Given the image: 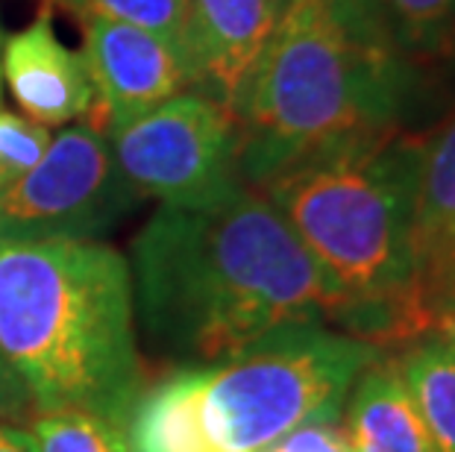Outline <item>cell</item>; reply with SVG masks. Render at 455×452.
<instances>
[{
    "instance_id": "obj_1",
    "label": "cell",
    "mask_w": 455,
    "mask_h": 452,
    "mask_svg": "<svg viewBox=\"0 0 455 452\" xmlns=\"http://www.w3.org/2000/svg\"><path fill=\"white\" fill-rule=\"evenodd\" d=\"M132 303L148 347L209 368L291 323L335 321L338 300L261 191L224 203L159 206L130 247Z\"/></svg>"
},
{
    "instance_id": "obj_2",
    "label": "cell",
    "mask_w": 455,
    "mask_h": 452,
    "mask_svg": "<svg viewBox=\"0 0 455 452\" xmlns=\"http://www.w3.org/2000/svg\"><path fill=\"white\" fill-rule=\"evenodd\" d=\"M409 59L376 0H285L235 103L238 168L261 188L283 170L400 130Z\"/></svg>"
},
{
    "instance_id": "obj_3",
    "label": "cell",
    "mask_w": 455,
    "mask_h": 452,
    "mask_svg": "<svg viewBox=\"0 0 455 452\" xmlns=\"http://www.w3.org/2000/svg\"><path fill=\"white\" fill-rule=\"evenodd\" d=\"M418 144L396 130L312 156L259 188L332 288L335 323L379 350L426 335L414 265Z\"/></svg>"
},
{
    "instance_id": "obj_4",
    "label": "cell",
    "mask_w": 455,
    "mask_h": 452,
    "mask_svg": "<svg viewBox=\"0 0 455 452\" xmlns=\"http://www.w3.org/2000/svg\"><path fill=\"white\" fill-rule=\"evenodd\" d=\"M0 353L36 411L124 429L144 391L130 262L100 242H0Z\"/></svg>"
},
{
    "instance_id": "obj_5",
    "label": "cell",
    "mask_w": 455,
    "mask_h": 452,
    "mask_svg": "<svg viewBox=\"0 0 455 452\" xmlns=\"http://www.w3.org/2000/svg\"><path fill=\"white\" fill-rule=\"evenodd\" d=\"M385 350L326 323H291L197 368V415L218 449L265 452L308 423H338L358 373Z\"/></svg>"
},
{
    "instance_id": "obj_6",
    "label": "cell",
    "mask_w": 455,
    "mask_h": 452,
    "mask_svg": "<svg viewBox=\"0 0 455 452\" xmlns=\"http://www.w3.org/2000/svg\"><path fill=\"white\" fill-rule=\"evenodd\" d=\"M103 136L141 200L200 209L247 188L238 168L235 115L197 91H182Z\"/></svg>"
},
{
    "instance_id": "obj_7",
    "label": "cell",
    "mask_w": 455,
    "mask_h": 452,
    "mask_svg": "<svg viewBox=\"0 0 455 452\" xmlns=\"http://www.w3.org/2000/svg\"><path fill=\"white\" fill-rule=\"evenodd\" d=\"M139 203L103 132L71 123L30 174L0 191V242H94Z\"/></svg>"
},
{
    "instance_id": "obj_8",
    "label": "cell",
    "mask_w": 455,
    "mask_h": 452,
    "mask_svg": "<svg viewBox=\"0 0 455 452\" xmlns=\"http://www.w3.org/2000/svg\"><path fill=\"white\" fill-rule=\"evenodd\" d=\"M83 62L94 89L92 127L109 132L164 100L188 91L186 68L173 47L141 27L80 18Z\"/></svg>"
},
{
    "instance_id": "obj_9",
    "label": "cell",
    "mask_w": 455,
    "mask_h": 452,
    "mask_svg": "<svg viewBox=\"0 0 455 452\" xmlns=\"http://www.w3.org/2000/svg\"><path fill=\"white\" fill-rule=\"evenodd\" d=\"M285 0H186L180 59L188 91L232 112L276 30Z\"/></svg>"
},
{
    "instance_id": "obj_10",
    "label": "cell",
    "mask_w": 455,
    "mask_h": 452,
    "mask_svg": "<svg viewBox=\"0 0 455 452\" xmlns=\"http://www.w3.org/2000/svg\"><path fill=\"white\" fill-rule=\"evenodd\" d=\"M0 74L27 118L47 130L94 115V89L85 62L60 42L51 12H42L27 30L6 38Z\"/></svg>"
},
{
    "instance_id": "obj_11",
    "label": "cell",
    "mask_w": 455,
    "mask_h": 452,
    "mask_svg": "<svg viewBox=\"0 0 455 452\" xmlns=\"http://www.w3.org/2000/svg\"><path fill=\"white\" fill-rule=\"evenodd\" d=\"M414 265H418L420 321L426 329V297L455 265V118L418 144Z\"/></svg>"
},
{
    "instance_id": "obj_12",
    "label": "cell",
    "mask_w": 455,
    "mask_h": 452,
    "mask_svg": "<svg viewBox=\"0 0 455 452\" xmlns=\"http://www.w3.org/2000/svg\"><path fill=\"white\" fill-rule=\"evenodd\" d=\"M344 432L353 452H438L394 355H379L358 373L344 402Z\"/></svg>"
},
{
    "instance_id": "obj_13",
    "label": "cell",
    "mask_w": 455,
    "mask_h": 452,
    "mask_svg": "<svg viewBox=\"0 0 455 452\" xmlns=\"http://www.w3.org/2000/svg\"><path fill=\"white\" fill-rule=\"evenodd\" d=\"M197 368H180L141 391L124 426L130 452H218L197 415Z\"/></svg>"
},
{
    "instance_id": "obj_14",
    "label": "cell",
    "mask_w": 455,
    "mask_h": 452,
    "mask_svg": "<svg viewBox=\"0 0 455 452\" xmlns=\"http://www.w3.org/2000/svg\"><path fill=\"white\" fill-rule=\"evenodd\" d=\"M396 368L438 452H455V344L432 332L400 347Z\"/></svg>"
},
{
    "instance_id": "obj_15",
    "label": "cell",
    "mask_w": 455,
    "mask_h": 452,
    "mask_svg": "<svg viewBox=\"0 0 455 452\" xmlns=\"http://www.w3.org/2000/svg\"><path fill=\"white\" fill-rule=\"evenodd\" d=\"M405 59L438 62L455 51V0H376Z\"/></svg>"
},
{
    "instance_id": "obj_16",
    "label": "cell",
    "mask_w": 455,
    "mask_h": 452,
    "mask_svg": "<svg viewBox=\"0 0 455 452\" xmlns=\"http://www.w3.org/2000/svg\"><path fill=\"white\" fill-rule=\"evenodd\" d=\"M30 426L38 452H130L124 429L92 411H36Z\"/></svg>"
},
{
    "instance_id": "obj_17",
    "label": "cell",
    "mask_w": 455,
    "mask_h": 452,
    "mask_svg": "<svg viewBox=\"0 0 455 452\" xmlns=\"http://www.w3.org/2000/svg\"><path fill=\"white\" fill-rule=\"evenodd\" d=\"M60 4L74 9L80 18H106L156 33L180 53L186 0H60Z\"/></svg>"
},
{
    "instance_id": "obj_18",
    "label": "cell",
    "mask_w": 455,
    "mask_h": 452,
    "mask_svg": "<svg viewBox=\"0 0 455 452\" xmlns=\"http://www.w3.org/2000/svg\"><path fill=\"white\" fill-rule=\"evenodd\" d=\"M51 130L27 115L0 109V191L30 174L51 147Z\"/></svg>"
},
{
    "instance_id": "obj_19",
    "label": "cell",
    "mask_w": 455,
    "mask_h": 452,
    "mask_svg": "<svg viewBox=\"0 0 455 452\" xmlns=\"http://www.w3.org/2000/svg\"><path fill=\"white\" fill-rule=\"evenodd\" d=\"M265 452H353V447L344 426L338 423H308V426L288 432Z\"/></svg>"
},
{
    "instance_id": "obj_20",
    "label": "cell",
    "mask_w": 455,
    "mask_h": 452,
    "mask_svg": "<svg viewBox=\"0 0 455 452\" xmlns=\"http://www.w3.org/2000/svg\"><path fill=\"white\" fill-rule=\"evenodd\" d=\"M33 415L36 406L30 391L0 353V423H30Z\"/></svg>"
},
{
    "instance_id": "obj_21",
    "label": "cell",
    "mask_w": 455,
    "mask_h": 452,
    "mask_svg": "<svg viewBox=\"0 0 455 452\" xmlns=\"http://www.w3.org/2000/svg\"><path fill=\"white\" fill-rule=\"evenodd\" d=\"M426 317V332H447L455 326V265L450 267V274L435 285V291L426 297L423 305Z\"/></svg>"
},
{
    "instance_id": "obj_22",
    "label": "cell",
    "mask_w": 455,
    "mask_h": 452,
    "mask_svg": "<svg viewBox=\"0 0 455 452\" xmlns=\"http://www.w3.org/2000/svg\"><path fill=\"white\" fill-rule=\"evenodd\" d=\"M0 452H38L33 435L0 423Z\"/></svg>"
},
{
    "instance_id": "obj_23",
    "label": "cell",
    "mask_w": 455,
    "mask_h": 452,
    "mask_svg": "<svg viewBox=\"0 0 455 452\" xmlns=\"http://www.w3.org/2000/svg\"><path fill=\"white\" fill-rule=\"evenodd\" d=\"M447 335H450V338H452V344H455V326H452V329H447Z\"/></svg>"
},
{
    "instance_id": "obj_24",
    "label": "cell",
    "mask_w": 455,
    "mask_h": 452,
    "mask_svg": "<svg viewBox=\"0 0 455 452\" xmlns=\"http://www.w3.org/2000/svg\"><path fill=\"white\" fill-rule=\"evenodd\" d=\"M218 452H229V449H218Z\"/></svg>"
}]
</instances>
